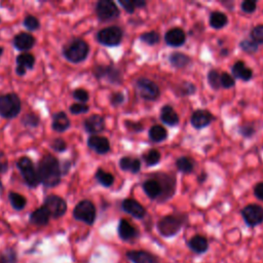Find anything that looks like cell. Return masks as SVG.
Instances as JSON below:
<instances>
[{"label":"cell","instance_id":"obj_1","mask_svg":"<svg viewBox=\"0 0 263 263\" xmlns=\"http://www.w3.org/2000/svg\"><path fill=\"white\" fill-rule=\"evenodd\" d=\"M40 182L46 187H55L60 184L62 172L59 161L51 155L45 156L37 167Z\"/></svg>","mask_w":263,"mask_h":263},{"label":"cell","instance_id":"obj_2","mask_svg":"<svg viewBox=\"0 0 263 263\" xmlns=\"http://www.w3.org/2000/svg\"><path fill=\"white\" fill-rule=\"evenodd\" d=\"M185 223L183 215H168L161 218L157 224L160 235L164 238H173L177 236Z\"/></svg>","mask_w":263,"mask_h":263},{"label":"cell","instance_id":"obj_3","mask_svg":"<svg viewBox=\"0 0 263 263\" xmlns=\"http://www.w3.org/2000/svg\"><path fill=\"white\" fill-rule=\"evenodd\" d=\"M22 109V103L19 96L15 93H10L0 96V117L5 119L17 118Z\"/></svg>","mask_w":263,"mask_h":263},{"label":"cell","instance_id":"obj_4","mask_svg":"<svg viewBox=\"0 0 263 263\" xmlns=\"http://www.w3.org/2000/svg\"><path fill=\"white\" fill-rule=\"evenodd\" d=\"M90 53L89 45L83 40H74L64 50V57L71 63L79 64L85 61Z\"/></svg>","mask_w":263,"mask_h":263},{"label":"cell","instance_id":"obj_5","mask_svg":"<svg viewBox=\"0 0 263 263\" xmlns=\"http://www.w3.org/2000/svg\"><path fill=\"white\" fill-rule=\"evenodd\" d=\"M17 168L19 169L24 182L30 187V189H35L39 186L40 178L37 174V170L34 167L33 162L28 157H22L16 163Z\"/></svg>","mask_w":263,"mask_h":263},{"label":"cell","instance_id":"obj_6","mask_svg":"<svg viewBox=\"0 0 263 263\" xmlns=\"http://www.w3.org/2000/svg\"><path fill=\"white\" fill-rule=\"evenodd\" d=\"M124 31L118 26H111L100 30L97 33V41L105 47H118L122 44Z\"/></svg>","mask_w":263,"mask_h":263},{"label":"cell","instance_id":"obj_7","mask_svg":"<svg viewBox=\"0 0 263 263\" xmlns=\"http://www.w3.org/2000/svg\"><path fill=\"white\" fill-rule=\"evenodd\" d=\"M73 217L74 219L82 221L88 225H93L97 217L96 207L91 201L84 200L75 206L73 210Z\"/></svg>","mask_w":263,"mask_h":263},{"label":"cell","instance_id":"obj_8","mask_svg":"<svg viewBox=\"0 0 263 263\" xmlns=\"http://www.w3.org/2000/svg\"><path fill=\"white\" fill-rule=\"evenodd\" d=\"M96 14L101 22H110L117 20L121 12L117 5L111 0H100L96 5Z\"/></svg>","mask_w":263,"mask_h":263},{"label":"cell","instance_id":"obj_9","mask_svg":"<svg viewBox=\"0 0 263 263\" xmlns=\"http://www.w3.org/2000/svg\"><path fill=\"white\" fill-rule=\"evenodd\" d=\"M94 75L98 80H106L109 84L122 85L123 75L120 69L115 66L98 65L94 68Z\"/></svg>","mask_w":263,"mask_h":263},{"label":"cell","instance_id":"obj_10","mask_svg":"<svg viewBox=\"0 0 263 263\" xmlns=\"http://www.w3.org/2000/svg\"><path fill=\"white\" fill-rule=\"evenodd\" d=\"M136 89L140 97L146 101H156L161 94L160 88L155 82L144 78L136 81Z\"/></svg>","mask_w":263,"mask_h":263},{"label":"cell","instance_id":"obj_11","mask_svg":"<svg viewBox=\"0 0 263 263\" xmlns=\"http://www.w3.org/2000/svg\"><path fill=\"white\" fill-rule=\"evenodd\" d=\"M244 221L250 228H255L263 223V207L251 204L246 206L241 212Z\"/></svg>","mask_w":263,"mask_h":263},{"label":"cell","instance_id":"obj_12","mask_svg":"<svg viewBox=\"0 0 263 263\" xmlns=\"http://www.w3.org/2000/svg\"><path fill=\"white\" fill-rule=\"evenodd\" d=\"M44 206L50 211L51 216L55 219L64 216L67 211L66 202L61 197L55 195H51L47 197Z\"/></svg>","mask_w":263,"mask_h":263},{"label":"cell","instance_id":"obj_13","mask_svg":"<svg viewBox=\"0 0 263 263\" xmlns=\"http://www.w3.org/2000/svg\"><path fill=\"white\" fill-rule=\"evenodd\" d=\"M156 178L160 182V184L162 186V190H163V196L160 201L165 202V201L171 199L175 194V187H176L174 177L171 175H168V174L160 173V174L156 175Z\"/></svg>","mask_w":263,"mask_h":263},{"label":"cell","instance_id":"obj_14","mask_svg":"<svg viewBox=\"0 0 263 263\" xmlns=\"http://www.w3.org/2000/svg\"><path fill=\"white\" fill-rule=\"evenodd\" d=\"M213 121H215V118L211 112L203 109L196 110L191 119V123L193 127L197 130H201L210 126Z\"/></svg>","mask_w":263,"mask_h":263},{"label":"cell","instance_id":"obj_15","mask_svg":"<svg viewBox=\"0 0 263 263\" xmlns=\"http://www.w3.org/2000/svg\"><path fill=\"white\" fill-rule=\"evenodd\" d=\"M126 256L132 263H160L159 257L144 250L128 251Z\"/></svg>","mask_w":263,"mask_h":263},{"label":"cell","instance_id":"obj_16","mask_svg":"<svg viewBox=\"0 0 263 263\" xmlns=\"http://www.w3.org/2000/svg\"><path fill=\"white\" fill-rule=\"evenodd\" d=\"M118 234L120 239L125 242L135 240L139 237L138 230L126 219H121L118 227Z\"/></svg>","mask_w":263,"mask_h":263},{"label":"cell","instance_id":"obj_17","mask_svg":"<svg viewBox=\"0 0 263 263\" xmlns=\"http://www.w3.org/2000/svg\"><path fill=\"white\" fill-rule=\"evenodd\" d=\"M84 128L87 133L95 136L105 130V120L99 115H93L84 123Z\"/></svg>","mask_w":263,"mask_h":263},{"label":"cell","instance_id":"obj_18","mask_svg":"<svg viewBox=\"0 0 263 263\" xmlns=\"http://www.w3.org/2000/svg\"><path fill=\"white\" fill-rule=\"evenodd\" d=\"M88 146L98 155H106L110 152V142L106 137L91 136L88 139Z\"/></svg>","mask_w":263,"mask_h":263},{"label":"cell","instance_id":"obj_19","mask_svg":"<svg viewBox=\"0 0 263 263\" xmlns=\"http://www.w3.org/2000/svg\"><path fill=\"white\" fill-rule=\"evenodd\" d=\"M165 42L172 48L182 47L186 43V34L181 28L170 29L165 35Z\"/></svg>","mask_w":263,"mask_h":263},{"label":"cell","instance_id":"obj_20","mask_svg":"<svg viewBox=\"0 0 263 263\" xmlns=\"http://www.w3.org/2000/svg\"><path fill=\"white\" fill-rule=\"evenodd\" d=\"M123 210L136 219H143L146 216V209L137 201L127 199L122 204Z\"/></svg>","mask_w":263,"mask_h":263},{"label":"cell","instance_id":"obj_21","mask_svg":"<svg viewBox=\"0 0 263 263\" xmlns=\"http://www.w3.org/2000/svg\"><path fill=\"white\" fill-rule=\"evenodd\" d=\"M34 45H35V39L30 33L21 32L18 35H16L14 39V47L17 50L24 53L31 50L34 47Z\"/></svg>","mask_w":263,"mask_h":263},{"label":"cell","instance_id":"obj_22","mask_svg":"<svg viewBox=\"0 0 263 263\" xmlns=\"http://www.w3.org/2000/svg\"><path fill=\"white\" fill-rule=\"evenodd\" d=\"M142 187L144 193L150 200H158V199L161 200L163 196V190L160 182L157 179L153 178V179L146 180L143 183Z\"/></svg>","mask_w":263,"mask_h":263},{"label":"cell","instance_id":"obj_23","mask_svg":"<svg viewBox=\"0 0 263 263\" xmlns=\"http://www.w3.org/2000/svg\"><path fill=\"white\" fill-rule=\"evenodd\" d=\"M51 217L50 211L45 206H42L30 214V222L37 227H45L50 222Z\"/></svg>","mask_w":263,"mask_h":263},{"label":"cell","instance_id":"obj_24","mask_svg":"<svg viewBox=\"0 0 263 263\" xmlns=\"http://www.w3.org/2000/svg\"><path fill=\"white\" fill-rule=\"evenodd\" d=\"M234 79L242 80L243 82H249L253 78V70L248 68L243 61H238L232 68Z\"/></svg>","mask_w":263,"mask_h":263},{"label":"cell","instance_id":"obj_25","mask_svg":"<svg viewBox=\"0 0 263 263\" xmlns=\"http://www.w3.org/2000/svg\"><path fill=\"white\" fill-rule=\"evenodd\" d=\"M160 118H161V121L163 122V124H165L169 127L178 126V124L180 122L178 114L170 105L163 106V108L161 110V114H160Z\"/></svg>","mask_w":263,"mask_h":263},{"label":"cell","instance_id":"obj_26","mask_svg":"<svg viewBox=\"0 0 263 263\" xmlns=\"http://www.w3.org/2000/svg\"><path fill=\"white\" fill-rule=\"evenodd\" d=\"M52 128L57 133H64L70 128V120L65 112H58L53 117Z\"/></svg>","mask_w":263,"mask_h":263},{"label":"cell","instance_id":"obj_27","mask_svg":"<svg viewBox=\"0 0 263 263\" xmlns=\"http://www.w3.org/2000/svg\"><path fill=\"white\" fill-rule=\"evenodd\" d=\"M187 245H189L190 249L197 253V254H204L208 251L209 249V243H208V240L203 237V236H200V235H197L195 237H193L189 243H187Z\"/></svg>","mask_w":263,"mask_h":263},{"label":"cell","instance_id":"obj_28","mask_svg":"<svg viewBox=\"0 0 263 263\" xmlns=\"http://www.w3.org/2000/svg\"><path fill=\"white\" fill-rule=\"evenodd\" d=\"M120 168L125 172H131L132 174H138L141 170V162L138 159L124 157L120 160Z\"/></svg>","mask_w":263,"mask_h":263},{"label":"cell","instance_id":"obj_29","mask_svg":"<svg viewBox=\"0 0 263 263\" xmlns=\"http://www.w3.org/2000/svg\"><path fill=\"white\" fill-rule=\"evenodd\" d=\"M209 24L213 29H222L229 24V18L222 12H213L209 18Z\"/></svg>","mask_w":263,"mask_h":263},{"label":"cell","instance_id":"obj_30","mask_svg":"<svg viewBox=\"0 0 263 263\" xmlns=\"http://www.w3.org/2000/svg\"><path fill=\"white\" fill-rule=\"evenodd\" d=\"M169 61L175 68H184L191 63V58L183 53L175 52L170 55Z\"/></svg>","mask_w":263,"mask_h":263},{"label":"cell","instance_id":"obj_31","mask_svg":"<svg viewBox=\"0 0 263 263\" xmlns=\"http://www.w3.org/2000/svg\"><path fill=\"white\" fill-rule=\"evenodd\" d=\"M148 136H149V139L152 140L153 142H156V143H160V142H163L167 139L168 137V133H167V130L162 127V126H154L150 128L149 132H148Z\"/></svg>","mask_w":263,"mask_h":263},{"label":"cell","instance_id":"obj_32","mask_svg":"<svg viewBox=\"0 0 263 263\" xmlns=\"http://www.w3.org/2000/svg\"><path fill=\"white\" fill-rule=\"evenodd\" d=\"M96 180L104 187H111L115 183V176L104 171L103 169H98L96 174H95Z\"/></svg>","mask_w":263,"mask_h":263},{"label":"cell","instance_id":"obj_33","mask_svg":"<svg viewBox=\"0 0 263 263\" xmlns=\"http://www.w3.org/2000/svg\"><path fill=\"white\" fill-rule=\"evenodd\" d=\"M176 168L183 174H191L195 169V165L190 158L181 157L176 161Z\"/></svg>","mask_w":263,"mask_h":263},{"label":"cell","instance_id":"obj_34","mask_svg":"<svg viewBox=\"0 0 263 263\" xmlns=\"http://www.w3.org/2000/svg\"><path fill=\"white\" fill-rule=\"evenodd\" d=\"M16 62H17V66H21L26 70L27 69L31 70L35 65V57L32 54L23 53L17 57Z\"/></svg>","mask_w":263,"mask_h":263},{"label":"cell","instance_id":"obj_35","mask_svg":"<svg viewBox=\"0 0 263 263\" xmlns=\"http://www.w3.org/2000/svg\"><path fill=\"white\" fill-rule=\"evenodd\" d=\"M9 201H10L12 207L17 211L23 210L27 205L26 198H24L22 195H20L18 193H10Z\"/></svg>","mask_w":263,"mask_h":263},{"label":"cell","instance_id":"obj_36","mask_svg":"<svg viewBox=\"0 0 263 263\" xmlns=\"http://www.w3.org/2000/svg\"><path fill=\"white\" fill-rule=\"evenodd\" d=\"M143 160L147 167H154L157 166L161 162V154L157 149H152L143 156Z\"/></svg>","mask_w":263,"mask_h":263},{"label":"cell","instance_id":"obj_37","mask_svg":"<svg viewBox=\"0 0 263 263\" xmlns=\"http://www.w3.org/2000/svg\"><path fill=\"white\" fill-rule=\"evenodd\" d=\"M161 36L157 31H149L146 33H143L140 36V41L148 46H155L160 43Z\"/></svg>","mask_w":263,"mask_h":263},{"label":"cell","instance_id":"obj_38","mask_svg":"<svg viewBox=\"0 0 263 263\" xmlns=\"http://www.w3.org/2000/svg\"><path fill=\"white\" fill-rule=\"evenodd\" d=\"M208 83L209 86L215 90L218 91L221 88V84H220V73L217 70H210L208 73Z\"/></svg>","mask_w":263,"mask_h":263},{"label":"cell","instance_id":"obj_39","mask_svg":"<svg viewBox=\"0 0 263 263\" xmlns=\"http://www.w3.org/2000/svg\"><path fill=\"white\" fill-rule=\"evenodd\" d=\"M0 263H17V252L12 249H6L0 253Z\"/></svg>","mask_w":263,"mask_h":263},{"label":"cell","instance_id":"obj_40","mask_svg":"<svg viewBox=\"0 0 263 263\" xmlns=\"http://www.w3.org/2000/svg\"><path fill=\"white\" fill-rule=\"evenodd\" d=\"M21 122L25 127L36 128V127H39V125L41 123V119H40L39 116L35 115V114H27L26 116H24L22 118Z\"/></svg>","mask_w":263,"mask_h":263},{"label":"cell","instance_id":"obj_41","mask_svg":"<svg viewBox=\"0 0 263 263\" xmlns=\"http://www.w3.org/2000/svg\"><path fill=\"white\" fill-rule=\"evenodd\" d=\"M220 84L223 89H232L236 85V80L232 74L228 72H223L220 74Z\"/></svg>","mask_w":263,"mask_h":263},{"label":"cell","instance_id":"obj_42","mask_svg":"<svg viewBox=\"0 0 263 263\" xmlns=\"http://www.w3.org/2000/svg\"><path fill=\"white\" fill-rule=\"evenodd\" d=\"M23 25L25 28H27L29 31H36L41 28V22L40 20L37 19L34 16H27L24 21H23Z\"/></svg>","mask_w":263,"mask_h":263},{"label":"cell","instance_id":"obj_43","mask_svg":"<svg viewBox=\"0 0 263 263\" xmlns=\"http://www.w3.org/2000/svg\"><path fill=\"white\" fill-rule=\"evenodd\" d=\"M250 37L258 46L263 45V25H258L254 27L250 33Z\"/></svg>","mask_w":263,"mask_h":263},{"label":"cell","instance_id":"obj_44","mask_svg":"<svg viewBox=\"0 0 263 263\" xmlns=\"http://www.w3.org/2000/svg\"><path fill=\"white\" fill-rule=\"evenodd\" d=\"M240 48L247 54H255L258 51V45L252 40H244L240 43Z\"/></svg>","mask_w":263,"mask_h":263},{"label":"cell","instance_id":"obj_45","mask_svg":"<svg viewBox=\"0 0 263 263\" xmlns=\"http://www.w3.org/2000/svg\"><path fill=\"white\" fill-rule=\"evenodd\" d=\"M196 92H197V87L194 84L189 82L183 83L178 90L180 96H191L194 95Z\"/></svg>","mask_w":263,"mask_h":263},{"label":"cell","instance_id":"obj_46","mask_svg":"<svg viewBox=\"0 0 263 263\" xmlns=\"http://www.w3.org/2000/svg\"><path fill=\"white\" fill-rule=\"evenodd\" d=\"M69 110L73 116H79V115H84V114L89 112L90 107L84 103H74L70 106Z\"/></svg>","mask_w":263,"mask_h":263},{"label":"cell","instance_id":"obj_47","mask_svg":"<svg viewBox=\"0 0 263 263\" xmlns=\"http://www.w3.org/2000/svg\"><path fill=\"white\" fill-rule=\"evenodd\" d=\"M72 96L75 100H78V101H80V103H84V104L87 103L90 99L89 93L84 89H77L73 92Z\"/></svg>","mask_w":263,"mask_h":263},{"label":"cell","instance_id":"obj_48","mask_svg":"<svg viewBox=\"0 0 263 263\" xmlns=\"http://www.w3.org/2000/svg\"><path fill=\"white\" fill-rule=\"evenodd\" d=\"M240 134L245 137V138H251L254 136V134L256 133V129L254 127L253 124H246V125H243L242 127H240V130H239Z\"/></svg>","mask_w":263,"mask_h":263},{"label":"cell","instance_id":"obj_49","mask_svg":"<svg viewBox=\"0 0 263 263\" xmlns=\"http://www.w3.org/2000/svg\"><path fill=\"white\" fill-rule=\"evenodd\" d=\"M51 147L57 153H63L67 149V143L63 139L57 138L54 139V141L51 143Z\"/></svg>","mask_w":263,"mask_h":263},{"label":"cell","instance_id":"obj_50","mask_svg":"<svg viewBox=\"0 0 263 263\" xmlns=\"http://www.w3.org/2000/svg\"><path fill=\"white\" fill-rule=\"evenodd\" d=\"M241 8L244 13L253 14L257 9V3L253 2V0H245V2H243Z\"/></svg>","mask_w":263,"mask_h":263},{"label":"cell","instance_id":"obj_51","mask_svg":"<svg viewBox=\"0 0 263 263\" xmlns=\"http://www.w3.org/2000/svg\"><path fill=\"white\" fill-rule=\"evenodd\" d=\"M125 100H126L125 95L121 92L112 94L111 97H110V103L114 107H118V106L122 105L125 102Z\"/></svg>","mask_w":263,"mask_h":263},{"label":"cell","instance_id":"obj_52","mask_svg":"<svg viewBox=\"0 0 263 263\" xmlns=\"http://www.w3.org/2000/svg\"><path fill=\"white\" fill-rule=\"evenodd\" d=\"M119 4L123 7V9L129 13V14H134L136 11V7L134 4V0H120Z\"/></svg>","mask_w":263,"mask_h":263},{"label":"cell","instance_id":"obj_53","mask_svg":"<svg viewBox=\"0 0 263 263\" xmlns=\"http://www.w3.org/2000/svg\"><path fill=\"white\" fill-rule=\"evenodd\" d=\"M126 127L132 133H140L144 129L143 126L140 123H134V122H131V121H126Z\"/></svg>","mask_w":263,"mask_h":263},{"label":"cell","instance_id":"obj_54","mask_svg":"<svg viewBox=\"0 0 263 263\" xmlns=\"http://www.w3.org/2000/svg\"><path fill=\"white\" fill-rule=\"evenodd\" d=\"M9 170V161L4 153H0V174H6Z\"/></svg>","mask_w":263,"mask_h":263},{"label":"cell","instance_id":"obj_55","mask_svg":"<svg viewBox=\"0 0 263 263\" xmlns=\"http://www.w3.org/2000/svg\"><path fill=\"white\" fill-rule=\"evenodd\" d=\"M254 195L258 200L263 202V182L256 184L254 187Z\"/></svg>","mask_w":263,"mask_h":263},{"label":"cell","instance_id":"obj_56","mask_svg":"<svg viewBox=\"0 0 263 263\" xmlns=\"http://www.w3.org/2000/svg\"><path fill=\"white\" fill-rule=\"evenodd\" d=\"M61 166V165H60ZM71 167V163L69 161H66L64 162V165L61 167V172H62V175L63 174H67L69 172V169Z\"/></svg>","mask_w":263,"mask_h":263},{"label":"cell","instance_id":"obj_57","mask_svg":"<svg viewBox=\"0 0 263 263\" xmlns=\"http://www.w3.org/2000/svg\"><path fill=\"white\" fill-rule=\"evenodd\" d=\"M134 4L136 9H142L146 7V2H144V0H134Z\"/></svg>","mask_w":263,"mask_h":263},{"label":"cell","instance_id":"obj_58","mask_svg":"<svg viewBox=\"0 0 263 263\" xmlns=\"http://www.w3.org/2000/svg\"><path fill=\"white\" fill-rule=\"evenodd\" d=\"M26 72H27V70L25 68H23L21 66L16 67V73H17V75H19V77H24Z\"/></svg>","mask_w":263,"mask_h":263},{"label":"cell","instance_id":"obj_59","mask_svg":"<svg viewBox=\"0 0 263 263\" xmlns=\"http://www.w3.org/2000/svg\"><path fill=\"white\" fill-rule=\"evenodd\" d=\"M3 192H4V186H3L2 180H0V194H3Z\"/></svg>","mask_w":263,"mask_h":263},{"label":"cell","instance_id":"obj_60","mask_svg":"<svg viewBox=\"0 0 263 263\" xmlns=\"http://www.w3.org/2000/svg\"><path fill=\"white\" fill-rule=\"evenodd\" d=\"M4 54V48L0 47V57H2V55Z\"/></svg>","mask_w":263,"mask_h":263},{"label":"cell","instance_id":"obj_61","mask_svg":"<svg viewBox=\"0 0 263 263\" xmlns=\"http://www.w3.org/2000/svg\"><path fill=\"white\" fill-rule=\"evenodd\" d=\"M0 22H2V19H0Z\"/></svg>","mask_w":263,"mask_h":263}]
</instances>
